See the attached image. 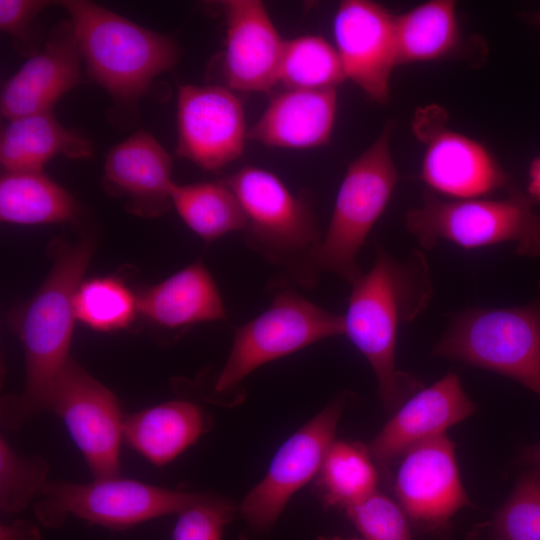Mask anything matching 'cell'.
I'll use <instances>...</instances> for the list:
<instances>
[{
  "mask_svg": "<svg viewBox=\"0 0 540 540\" xmlns=\"http://www.w3.org/2000/svg\"><path fill=\"white\" fill-rule=\"evenodd\" d=\"M344 318V335L371 365L385 407L393 410L419 386L398 371L395 349L399 328L429 305L433 293L430 268L419 249L399 260L377 248L373 266L352 284Z\"/></svg>",
  "mask_w": 540,
  "mask_h": 540,
  "instance_id": "6da1fadb",
  "label": "cell"
},
{
  "mask_svg": "<svg viewBox=\"0 0 540 540\" xmlns=\"http://www.w3.org/2000/svg\"><path fill=\"white\" fill-rule=\"evenodd\" d=\"M51 253L49 274L17 322L25 353V385L19 396L2 404V423L9 429L19 428L45 410L56 380L70 361L74 296L89 264L92 244L88 240L57 241Z\"/></svg>",
  "mask_w": 540,
  "mask_h": 540,
  "instance_id": "7a4b0ae2",
  "label": "cell"
},
{
  "mask_svg": "<svg viewBox=\"0 0 540 540\" xmlns=\"http://www.w3.org/2000/svg\"><path fill=\"white\" fill-rule=\"evenodd\" d=\"M88 76L115 104L133 108L180 57L175 40L86 0H65Z\"/></svg>",
  "mask_w": 540,
  "mask_h": 540,
  "instance_id": "3957f363",
  "label": "cell"
},
{
  "mask_svg": "<svg viewBox=\"0 0 540 540\" xmlns=\"http://www.w3.org/2000/svg\"><path fill=\"white\" fill-rule=\"evenodd\" d=\"M392 132L390 122L348 165L328 228L311 261L313 285L322 273L335 274L350 284L363 274L357 256L399 180L390 149Z\"/></svg>",
  "mask_w": 540,
  "mask_h": 540,
  "instance_id": "277c9868",
  "label": "cell"
},
{
  "mask_svg": "<svg viewBox=\"0 0 540 540\" xmlns=\"http://www.w3.org/2000/svg\"><path fill=\"white\" fill-rule=\"evenodd\" d=\"M223 181L243 209L247 245L284 267L301 286H313L310 266L322 234L307 200L293 194L273 172L257 166H244Z\"/></svg>",
  "mask_w": 540,
  "mask_h": 540,
  "instance_id": "5b68a950",
  "label": "cell"
},
{
  "mask_svg": "<svg viewBox=\"0 0 540 540\" xmlns=\"http://www.w3.org/2000/svg\"><path fill=\"white\" fill-rule=\"evenodd\" d=\"M533 200L512 186L502 199H443L425 193L409 209L406 229L423 249L449 241L466 249L512 243L519 256H540V214Z\"/></svg>",
  "mask_w": 540,
  "mask_h": 540,
  "instance_id": "8992f818",
  "label": "cell"
},
{
  "mask_svg": "<svg viewBox=\"0 0 540 540\" xmlns=\"http://www.w3.org/2000/svg\"><path fill=\"white\" fill-rule=\"evenodd\" d=\"M432 355L508 376L540 395V282L523 306L454 314Z\"/></svg>",
  "mask_w": 540,
  "mask_h": 540,
  "instance_id": "52a82bcc",
  "label": "cell"
},
{
  "mask_svg": "<svg viewBox=\"0 0 540 540\" xmlns=\"http://www.w3.org/2000/svg\"><path fill=\"white\" fill-rule=\"evenodd\" d=\"M340 335H344L343 315L318 306L292 288L276 290L267 309L236 329L214 391L228 392L258 367Z\"/></svg>",
  "mask_w": 540,
  "mask_h": 540,
  "instance_id": "ba28073f",
  "label": "cell"
},
{
  "mask_svg": "<svg viewBox=\"0 0 540 540\" xmlns=\"http://www.w3.org/2000/svg\"><path fill=\"white\" fill-rule=\"evenodd\" d=\"M202 496L119 477L82 484L47 481L34 504V513L47 528L61 527L71 515L90 524L125 529L178 514Z\"/></svg>",
  "mask_w": 540,
  "mask_h": 540,
  "instance_id": "9c48e42d",
  "label": "cell"
},
{
  "mask_svg": "<svg viewBox=\"0 0 540 540\" xmlns=\"http://www.w3.org/2000/svg\"><path fill=\"white\" fill-rule=\"evenodd\" d=\"M439 106L418 109L412 121L417 139L425 145L420 178L430 190L449 199L483 198L511 188L510 178L481 142L452 130Z\"/></svg>",
  "mask_w": 540,
  "mask_h": 540,
  "instance_id": "30bf717a",
  "label": "cell"
},
{
  "mask_svg": "<svg viewBox=\"0 0 540 540\" xmlns=\"http://www.w3.org/2000/svg\"><path fill=\"white\" fill-rule=\"evenodd\" d=\"M45 409L62 419L94 479L119 477L124 415L111 390L70 359Z\"/></svg>",
  "mask_w": 540,
  "mask_h": 540,
  "instance_id": "8fae6325",
  "label": "cell"
},
{
  "mask_svg": "<svg viewBox=\"0 0 540 540\" xmlns=\"http://www.w3.org/2000/svg\"><path fill=\"white\" fill-rule=\"evenodd\" d=\"M342 410L341 401L332 402L280 446L264 478L239 505L251 528L271 529L293 494L319 474Z\"/></svg>",
  "mask_w": 540,
  "mask_h": 540,
  "instance_id": "7c38bea8",
  "label": "cell"
},
{
  "mask_svg": "<svg viewBox=\"0 0 540 540\" xmlns=\"http://www.w3.org/2000/svg\"><path fill=\"white\" fill-rule=\"evenodd\" d=\"M177 128V154L212 172L242 155L249 131L241 100L219 85L179 87Z\"/></svg>",
  "mask_w": 540,
  "mask_h": 540,
  "instance_id": "4fadbf2b",
  "label": "cell"
},
{
  "mask_svg": "<svg viewBox=\"0 0 540 540\" xmlns=\"http://www.w3.org/2000/svg\"><path fill=\"white\" fill-rule=\"evenodd\" d=\"M333 34L345 77L369 99L386 102L398 66L396 15L373 1L345 0L336 10Z\"/></svg>",
  "mask_w": 540,
  "mask_h": 540,
  "instance_id": "5bb4252c",
  "label": "cell"
},
{
  "mask_svg": "<svg viewBox=\"0 0 540 540\" xmlns=\"http://www.w3.org/2000/svg\"><path fill=\"white\" fill-rule=\"evenodd\" d=\"M394 491L405 515L429 528L444 527L458 509L469 504L454 443L445 433L402 455Z\"/></svg>",
  "mask_w": 540,
  "mask_h": 540,
  "instance_id": "9a60e30c",
  "label": "cell"
},
{
  "mask_svg": "<svg viewBox=\"0 0 540 540\" xmlns=\"http://www.w3.org/2000/svg\"><path fill=\"white\" fill-rule=\"evenodd\" d=\"M81 52L71 21L54 26L44 45L4 84L0 111L7 121L52 112L55 103L81 77Z\"/></svg>",
  "mask_w": 540,
  "mask_h": 540,
  "instance_id": "2e32d148",
  "label": "cell"
},
{
  "mask_svg": "<svg viewBox=\"0 0 540 540\" xmlns=\"http://www.w3.org/2000/svg\"><path fill=\"white\" fill-rule=\"evenodd\" d=\"M226 23L224 77L239 92H268L278 84L285 41L258 0L222 2Z\"/></svg>",
  "mask_w": 540,
  "mask_h": 540,
  "instance_id": "e0dca14e",
  "label": "cell"
},
{
  "mask_svg": "<svg viewBox=\"0 0 540 540\" xmlns=\"http://www.w3.org/2000/svg\"><path fill=\"white\" fill-rule=\"evenodd\" d=\"M475 409L458 375L448 372L403 403L370 442L367 447L370 456L377 464L386 466L412 447L444 434L448 427L470 416Z\"/></svg>",
  "mask_w": 540,
  "mask_h": 540,
  "instance_id": "ac0fdd59",
  "label": "cell"
},
{
  "mask_svg": "<svg viewBox=\"0 0 540 540\" xmlns=\"http://www.w3.org/2000/svg\"><path fill=\"white\" fill-rule=\"evenodd\" d=\"M103 184L125 198L131 212L158 216L172 204V158L151 134L139 130L109 151Z\"/></svg>",
  "mask_w": 540,
  "mask_h": 540,
  "instance_id": "d6986e66",
  "label": "cell"
},
{
  "mask_svg": "<svg viewBox=\"0 0 540 540\" xmlns=\"http://www.w3.org/2000/svg\"><path fill=\"white\" fill-rule=\"evenodd\" d=\"M336 111V89L284 88L271 97L248 140L274 148H316L329 141Z\"/></svg>",
  "mask_w": 540,
  "mask_h": 540,
  "instance_id": "ffe728a7",
  "label": "cell"
},
{
  "mask_svg": "<svg viewBox=\"0 0 540 540\" xmlns=\"http://www.w3.org/2000/svg\"><path fill=\"white\" fill-rule=\"evenodd\" d=\"M137 310L170 329L225 318L220 291L202 262H195L144 291L137 298Z\"/></svg>",
  "mask_w": 540,
  "mask_h": 540,
  "instance_id": "44dd1931",
  "label": "cell"
},
{
  "mask_svg": "<svg viewBox=\"0 0 540 540\" xmlns=\"http://www.w3.org/2000/svg\"><path fill=\"white\" fill-rule=\"evenodd\" d=\"M92 142L65 128L52 112L32 114L8 121L0 137L3 172H43L54 157L91 158Z\"/></svg>",
  "mask_w": 540,
  "mask_h": 540,
  "instance_id": "7402d4cb",
  "label": "cell"
},
{
  "mask_svg": "<svg viewBox=\"0 0 540 540\" xmlns=\"http://www.w3.org/2000/svg\"><path fill=\"white\" fill-rule=\"evenodd\" d=\"M206 428L199 406L174 400L124 416L123 437L151 463L162 466L193 444Z\"/></svg>",
  "mask_w": 540,
  "mask_h": 540,
  "instance_id": "603a6c76",
  "label": "cell"
},
{
  "mask_svg": "<svg viewBox=\"0 0 540 540\" xmlns=\"http://www.w3.org/2000/svg\"><path fill=\"white\" fill-rule=\"evenodd\" d=\"M398 65L454 55L462 44L456 3L431 0L396 16Z\"/></svg>",
  "mask_w": 540,
  "mask_h": 540,
  "instance_id": "cb8c5ba5",
  "label": "cell"
},
{
  "mask_svg": "<svg viewBox=\"0 0 540 540\" xmlns=\"http://www.w3.org/2000/svg\"><path fill=\"white\" fill-rule=\"evenodd\" d=\"M79 211L74 197L43 172H3L0 179V219L34 225L64 222Z\"/></svg>",
  "mask_w": 540,
  "mask_h": 540,
  "instance_id": "d4e9b609",
  "label": "cell"
},
{
  "mask_svg": "<svg viewBox=\"0 0 540 540\" xmlns=\"http://www.w3.org/2000/svg\"><path fill=\"white\" fill-rule=\"evenodd\" d=\"M171 201L185 224L206 241L245 228L241 204L224 181L175 184Z\"/></svg>",
  "mask_w": 540,
  "mask_h": 540,
  "instance_id": "484cf974",
  "label": "cell"
},
{
  "mask_svg": "<svg viewBox=\"0 0 540 540\" xmlns=\"http://www.w3.org/2000/svg\"><path fill=\"white\" fill-rule=\"evenodd\" d=\"M377 481L368 448L334 441L319 471L318 485L325 504L347 509L376 492Z\"/></svg>",
  "mask_w": 540,
  "mask_h": 540,
  "instance_id": "4316f807",
  "label": "cell"
},
{
  "mask_svg": "<svg viewBox=\"0 0 540 540\" xmlns=\"http://www.w3.org/2000/svg\"><path fill=\"white\" fill-rule=\"evenodd\" d=\"M346 79L335 46L319 35L285 41L278 83L284 88L336 89Z\"/></svg>",
  "mask_w": 540,
  "mask_h": 540,
  "instance_id": "83f0119b",
  "label": "cell"
},
{
  "mask_svg": "<svg viewBox=\"0 0 540 540\" xmlns=\"http://www.w3.org/2000/svg\"><path fill=\"white\" fill-rule=\"evenodd\" d=\"M136 311L137 299L112 277L81 282L74 296L76 319L99 331L124 328L132 322Z\"/></svg>",
  "mask_w": 540,
  "mask_h": 540,
  "instance_id": "f1b7e54d",
  "label": "cell"
},
{
  "mask_svg": "<svg viewBox=\"0 0 540 540\" xmlns=\"http://www.w3.org/2000/svg\"><path fill=\"white\" fill-rule=\"evenodd\" d=\"M493 531L497 540H540L539 467L520 475L495 515Z\"/></svg>",
  "mask_w": 540,
  "mask_h": 540,
  "instance_id": "f546056e",
  "label": "cell"
},
{
  "mask_svg": "<svg viewBox=\"0 0 540 540\" xmlns=\"http://www.w3.org/2000/svg\"><path fill=\"white\" fill-rule=\"evenodd\" d=\"M49 466L40 455L23 456L7 441L0 440V508L4 513H18L40 495L46 484Z\"/></svg>",
  "mask_w": 540,
  "mask_h": 540,
  "instance_id": "4dcf8cb0",
  "label": "cell"
},
{
  "mask_svg": "<svg viewBox=\"0 0 540 540\" xmlns=\"http://www.w3.org/2000/svg\"><path fill=\"white\" fill-rule=\"evenodd\" d=\"M345 511L365 540H412L402 508L378 491Z\"/></svg>",
  "mask_w": 540,
  "mask_h": 540,
  "instance_id": "1f68e13d",
  "label": "cell"
},
{
  "mask_svg": "<svg viewBox=\"0 0 540 540\" xmlns=\"http://www.w3.org/2000/svg\"><path fill=\"white\" fill-rule=\"evenodd\" d=\"M235 511L236 507L230 501L203 494L178 513L172 540H222L224 528Z\"/></svg>",
  "mask_w": 540,
  "mask_h": 540,
  "instance_id": "d6a6232c",
  "label": "cell"
},
{
  "mask_svg": "<svg viewBox=\"0 0 540 540\" xmlns=\"http://www.w3.org/2000/svg\"><path fill=\"white\" fill-rule=\"evenodd\" d=\"M50 4L45 0H0V29L12 38L19 53L30 57L41 48L35 21Z\"/></svg>",
  "mask_w": 540,
  "mask_h": 540,
  "instance_id": "836d02e7",
  "label": "cell"
},
{
  "mask_svg": "<svg viewBox=\"0 0 540 540\" xmlns=\"http://www.w3.org/2000/svg\"><path fill=\"white\" fill-rule=\"evenodd\" d=\"M0 540H40V532L33 523L16 520L1 525Z\"/></svg>",
  "mask_w": 540,
  "mask_h": 540,
  "instance_id": "e575fe53",
  "label": "cell"
},
{
  "mask_svg": "<svg viewBox=\"0 0 540 540\" xmlns=\"http://www.w3.org/2000/svg\"><path fill=\"white\" fill-rule=\"evenodd\" d=\"M527 195L533 202L540 203V156L535 157L528 169Z\"/></svg>",
  "mask_w": 540,
  "mask_h": 540,
  "instance_id": "d590c367",
  "label": "cell"
},
{
  "mask_svg": "<svg viewBox=\"0 0 540 540\" xmlns=\"http://www.w3.org/2000/svg\"><path fill=\"white\" fill-rule=\"evenodd\" d=\"M517 464L540 468V443L525 447L517 457Z\"/></svg>",
  "mask_w": 540,
  "mask_h": 540,
  "instance_id": "8d00e7d4",
  "label": "cell"
},
{
  "mask_svg": "<svg viewBox=\"0 0 540 540\" xmlns=\"http://www.w3.org/2000/svg\"><path fill=\"white\" fill-rule=\"evenodd\" d=\"M528 18L533 24L540 27V11L531 13Z\"/></svg>",
  "mask_w": 540,
  "mask_h": 540,
  "instance_id": "74e56055",
  "label": "cell"
},
{
  "mask_svg": "<svg viewBox=\"0 0 540 540\" xmlns=\"http://www.w3.org/2000/svg\"><path fill=\"white\" fill-rule=\"evenodd\" d=\"M317 540H358V539H344L338 536H318Z\"/></svg>",
  "mask_w": 540,
  "mask_h": 540,
  "instance_id": "f35d334b",
  "label": "cell"
}]
</instances>
